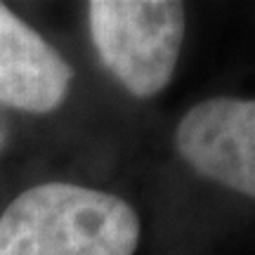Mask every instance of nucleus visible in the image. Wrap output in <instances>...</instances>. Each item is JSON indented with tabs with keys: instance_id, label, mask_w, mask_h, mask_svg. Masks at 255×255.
<instances>
[{
	"instance_id": "obj_1",
	"label": "nucleus",
	"mask_w": 255,
	"mask_h": 255,
	"mask_svg": "<svg viewBox=\"0 0 255 255\" xmlns=\"http://www.w3.org/2000/svg\"><path fill=\"white\" fill-rule=\"evenodd\" d=\"M137 241L135 210L81 184L31 187L0 215V255H135Z\"/></svg>"
},
{
	"instance_id": "obj_2",
	"label": "nucleus",
	"mask_w": 255,
	"mask_h": 255,
	"mask_svg": "<svg viewBox=\"0 0 255 255\" xmlns=\"http://www.w3.org/2000/svg\"><path fill=\"white\" fill-rule=\"evenodd\" d=\"M90 36L97 55L135 97L170 83L184 40V5L175 0H92Z\"/></svg>"
},
{
	"instance_id": "obj_3",
	"label": "nucleus",
	"mask_w": 255,
	"mask_h": 255,
	"mask_svg": "<svg viewBox=\"0 0 255 255\" xmlns=\"http://www.w3.org/2000/svg\"><path fill=\"white\" fill-rule=\"evenodd\" d=\"M177 149L199 175L255 194V104L215 97L191 107L177 126Z\"/></svg>"
},
{
	"instance_id": "obj_4",
	"label": "nucleus",
	"mask_w": 255,
	"mask_h": 255,
	"mask_svg": "<svg viewBox=\"0 0 255 255\" xmlns=\"http://www.w3.org/2000/svg\"><path fill=\"white\" fill-rule=\"evenodd\" d=\"M71 81L69 62L0 2V104L47 114L64 102Z\"/></svg>"
},
{
	"instance_id": "obj_5",
	"label": "nucleus",
	"mask_w": 255,
	"mask_h": 255,
	"mask_svg": "<svg viewBox=\"0 0 255 255\" xmlns=\"http://www.w3.org/2000/svg\"><path fill=\"white\" fill-rule=\"evenodd\" d=\"M5 126H2V121H0V149H2V144H5Z\"/></svg>"
}]
</instances>
